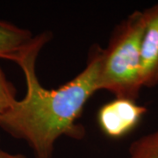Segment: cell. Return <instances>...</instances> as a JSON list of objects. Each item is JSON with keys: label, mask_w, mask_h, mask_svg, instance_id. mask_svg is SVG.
I'll list each match as a JSON object with an SVG mask.
<instances>
[{"label": "cell", "mask_w": 158, "mask_h": 158, "mask_svg": "<svg viewBox=\"0 0 158 158\" xmlns=\"http://www.w3.org/2000/svg\"><path fill=\"white\" fill-rule=\"evenodd\" d=\"M144 27V11H133L114 27L106 48L102 49L98 90L137 101L142 89L140 67Z\"/></svg>", "instance_id": "2"}, {"label": "cell", "mask_w": 158, "mask_h": 158, "mask_svg": "<svg viewBox=\"0 0 158 158\" xmlns=\"http://www.w3.org/2000/svg\"><path fill=\"white\" fill-rule=\"evenodd\" d=\"M145 27L141 43V83L142 88L158 85V3L143 10Z\"/></svg>", "instance_id": "4"}, {"label": "cell", "mask_w": 158, "mask_h": 158, "mask_svg": "<svg viewBox=\"0 0 158 158\" xmlns=\"http://www.w3.org/2000/svg\"><path fill=\"white\" fill-rule=\"evenodd\" d=\"M36 35L27 29L0 20V59L16 62L34 42Z\"/></svg>", "instance_id": "5"}, {"label": "cell", "mask_w": 158, "mask_h": 158, "mask_svg": "<svg viewBox=\"0 0 158 158\" xmlns=\"http://www.w3.org/2000/svg\"><path fill=\"white\" fill-rule=\"evenodd\" d=\"M0 158H26L21 154H11L0 148Z\"/></svg>", "instance_id": "7"}, {"label": "cell", "mask_w": 158, "mask_h": 158, "mask_svg": "<svg viewBox=\"0 0 158 158\" xmlns=\"http://www.w3.org/2000/svg\"><path fill=\"white\" fill-rule=\"evenodd\" d=\"M52 37L50 32L36 35L32 46L15 63L22 69L27 90L21 99L0 65V128L25 141L35 158H52L56 142L62 136L82 139L85 127L77 123L85 104L98 91V77L102 48L90 47L84 69L56 89H47L36 74V62L43 47Z\"/></svg>", "instance_id": "1"}, {"label": "cell", "mask_w": 158, "mask_h": 158, "mask_svg": "<svg viewBox=\"0 0 158 158\" xmlns=\"http://www.w3.org/2000/svg\"><path fill=\"white\" fill-rule=\"evenodd\" d=\"M146 113L147 107L137 101L115 98L99 108L97 120L106 135L120 139L134 131Z\"/></svg>", "instance_id": "3"}, {"label": "cell", "mask_w": 158, "mask_h": 158, "mask_svg": "<svg viewBox=\"0 0 158 158\" xmlns=\"http://www.w3.org/2000/svg\"><path fill=\"white\" fill-rule=\"evenodd\" d=\"M127 158H158V128L133 141Z\"/></svg>", "instance_id": "6"}]
</instances>
